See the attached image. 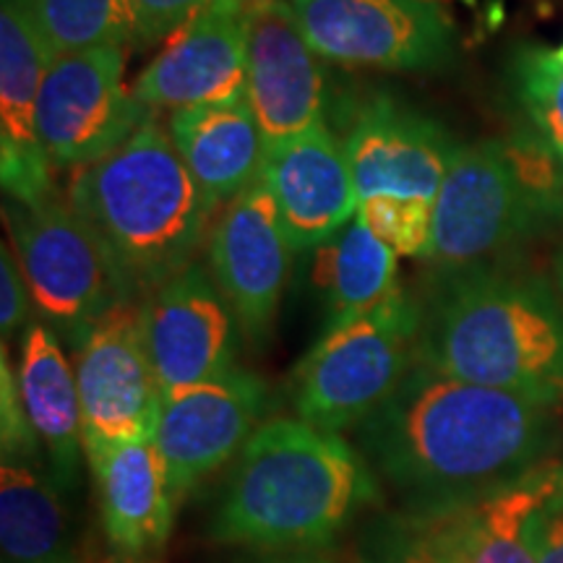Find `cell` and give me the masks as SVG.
I'll use <instances>...</instances> for the list:
<instances>
[{
	"mask_svg": "<svg viewBox=\"0 0 563 563\" xmlns=\"http://www.w3.org/2000/svg\"><path fill=\"white\" fill-rule=\"evenodd\" d=\"M415 361L460 382L563 402V298L506 262L433 269Z\"/></svg>",
	"mask_w": 563,
	"mask_h": 563,
	"instance_id": "obj_2",
	"label": "cell"
},
{
	"mask_svg": "<svg viewBox=\"0 0 563 563\" xmlns=\"http://www.w3.org/2000/svg\"><path fill=\"white\" fill-rule=\"evenodd\" d=\"M269 563H334L329 559H321V555H308V553H295V555H285V559L269 561Z\"/></svg>",
	"mask_w": 563,
	"mask_h": 563,
	"instance_id": "obj_33",
	"label": "cell"
},
{
	"mask_svg": "<svg viewBox=\"0 0 563 563\" xmlns=\"http://www.w3.org/2000/svg\"><path fill=\"white\" fill-rule=\"evenodd\" d=\"M534 563H563V496L553 488L527 527Z\"/></svg>",
	"mask_w": 563,
	"mask_h": 563,
	"instance_id": "obj_31",
	"label": "cell"
},
{
	"mask_svg": "<svg viewBox=\"0 0 563 563\" xmlns=\"http://www.w3.org/2000/svg\"><path fill=\"white\" fill-rule=\"evenodd\" d=\"M418 334L420 298L405 287L347 327L323 332L292 373L295 415L332 433L361 426L412 368Z\"/></svg>",
	"mask_w": 563,
	"mask_h": 563,
	"instance_id": "obj_6",
	"label": "cell"
},
{
	"mask_svg": "<svg viewBox=\"0 0 563 563\" xmlns=\"http://www.w3.org/2000/svg\"><path fill=\"white\" fill-rule=\"evenodd\" d=\"M84 441L154 439L162 386L141 332V302L112 306L74 347Z\"/></svg>",
	"mask_w": 563,
	"mask_h": 563,
	"instance_id": "obj_12",
	"label": "cell"
},
{
	"mask_svg": "<svg viewBox=\"0 0 563 563\" xmlns=\"http://www.w3.org/2000/svg\"><path fill=\"white\" fill-rule=\"evenodd\" d=\"M323 60L350 68L439 70L454 58L452 19L433 0H290Z\"/></svg>",
	"mask_w": 563,
	"mask_h": 563,
	"instance_id": "obj_10",
	"label": "cell"
},
{
	"mask_svg": "<svg viewBox=\"0 0 563 563\" xmlns=\"http://www.w3.org/2000/svg\"><path fill=\"white\" fill-rule=\"evenodd\" d=\"M66 493L47 464H0V555L3 563H87L76 540Z\"/></svg>",
	"mask_w": 563,
	"mask_h": 563,
	"instance_id": "obj_23",
	"label": "cell"
},
{
	"mask_svg": "<svg viewBox=\"0 0 563 563\" xmlns=\"http://www.w3.org/2000/svg\"><path fill=\"white\" fill-rule=\"evenodd\" d=\"M555 488H559V493L563 496V464L561 467H555Z\"/></svg>",
	"mask_w": 563,
	"mask_h": 563,
	"instance_id": "obj_34",
	"label": "cell"
},
{
	"mask_svg": "<svg viewBox=\"0 0 563 563\" xmlns=\"http://www.w3.org/2000/svg\"><path fill=\"white\" fill-rule=\"evenodd\" d=\"M555 488V467L473 501L368 519L357 563H534L527 527Z\"/></svg>",
	"mask_w": 563,
	"mask_h": 563,
	"instance_id": "obj_7",
	"label": "cell"
},
{
	"mask_svg": "<svg viewBox=\"0 0 563 563\" xmlns=\"http://www.w3.org/2000/svg\"><path fill=\"white\" fill-rule=\"evenodd\" d=\"M5 222L34 311L60 342L76 347L112 306L131 300L104 243L70 201H11Z\"/></svg>",
	"mask_w": 563,
	"mask_h": 563,
	"instance_id": "obj_8",
	"label": "cell"
},
{
	"mask_svg": "<svg viewBox=\"0 0 563 563\" xmlns=\"http://www.w3.org/2000/svg\"><path fill=\"white\" fill-rule=\"evenodd\" d=\"M262 178L295 251L319 249L357 214L344 141L327 123L266 146Z\"/></svg>",
	"mask_w": 563,
	"mask_h": 563,
	"instance_id": "obj_20",
	"label": "cell"
},
{
	"mask_svg": "<svg viewBox=\"0 0 563 563\" xmlns=\"http://www.w3.org/2000/svg\"><path fill=\"white\" fill-rule=\"evenodd\" d=\"M378 498L376 475L355 443L300 418H274L235 456L209 538L256 551H313Z\"/></svg>",
	"mask_w": 563,
	"mask_h": 563,
	"instance_id": "obj_3",
	"label": "cell"
},
{
	"mask_svg": "<svg viewBox=\"0 0 563 563\" xmlns=\"http://www.w3.org/2000/svg\"><path fill=\"white\" fill-rule=\"evenodd\" d=\"M104 543L115 563H154L170 540L175 506L154 439L84 441Z\"/></svg>",
	"mask_w": 563,
	"mask_h": 563,
	"instance_id": "obj_19",
	"label": "cell"
},
{
	"mask_svg": "<svg viewBox=\"0 0 563 563\" xmlns=\"http://www.w3.org/2000/svg\"><path fill=\"white\" fill-rule=\"evenodd\" d=\"M32 308V292L16 253L9 243H3V249H0V329H3V342L19 334L21 327H30Z\"/></svg>",
	"mask_w": 563,
	"mask_h": 563,
	"instance_id": "obj_30",
	"label": "cell"
},
{
	"mask_svg": "<svg viewBox=\"0 0 563 563\" xmlns=\"http://www.w3.org/2000/svg\"><path fill=\"white\" fill-rule=\"evenodd\" d=\"M551 282H553L555 290H559V295L563 298V235H561V241H559V245H555V251H553Z\"/></svg>",
	"mask_w": 563,
	"mask_h": 563,
	"instance_id": "obj_32",
	"label": "cell"
},
{
	"mask_svg": "<svg viewBox=\"0 0 563 563\" xmlns=\"http://www.w3.org/2000/svg\"><path fill=\"white\" fill-rule=\"evenodd\" d=\"M316 285L323 295V332L347 327L397 290V253L352 217L316 249Z\"/></svg>",
	"mask_w": 563,
	"mask_h": 563,
	"instance_id": "obj_24",
	"label": "cell"
},
{
	"mask_svg": "<svg viewBox=\"0 0 563 563\" xmlns=\"http://www.w3.org/2000/svg\"><path fill=\"white\" fill-rule=\"evenodd\" d=\"M269 391L256 373L235 368L217 382L162 394L154 428L175 506L196 485L235 460L262 426Z\"/></svg>",
	"mask_w": 563,
	"mask_h": 563,
	"instance_id": "obj_11",
	"label": "cell"
},
{
	"mask_svg": "<svg viewBox=\"0 0 563 563\" xmlns=\"http://www.w3.org/2000/svg\"><path fill=\"white\" fill-rule=\"evenodd\" d=\"M167 133L217 207L262 180L266 139L245 100L173 110Z\"/></svg>",
	"mask_w": 563,
	"mask_h": 563,
	"instance_id": "obj_22",
	"label": "cell"
},
{
	"mask_svg": "<svg viewBox=\"0 0 563 563\" xmlns=\"http://www.w3.org/2000/svg\"><path fill=\"white\" fill-rule=\"evenodd\" d=\"M19 391L34 433L45 449L47 473L60 493H74L81 475L84 431L76 371L70 368L60 336L45 321L24 329L19 355Z\"/></svg>",
	"mask_w": 563,
	"mask_h": 563,
	"instance_id": "obj_21",
	"label": "cell"
},
{
	"mask_svg": "<svg viewBox=\"0 0 563 563\" xmlns=\"http://www.w3.org/2000/svg\"><path fill=\"white\" fill-rule=\"evenodd\" d=\"M352 433L399 506L428 509L538 475L555 439V405L460 382L415 361L391 397Z\"/></svg>",
	"mask_w": 563,
	"mask_h": 563,
	"instance_id": "obj_1",
	"label": "cell"
},
{
	"mask_svg": "<svg viewBox=\"0 0 563 563\" xmlns=\"http://www.w3.org/2000/svg\"><path fill=\"white\" fill-rule=\"evenodd\" d=\"M251 0H214L165 42L133 84L152 110L245 100Z\"/></svg>",
	"mask_w": 563,
	"mask_h": 563,
	"instance_id": "obj_17",
	"label": "cell"
},
{
	"mask_svg": "<svg viewBox=\"0 0 563 563\" xmlns=\"http://www.w3.org/2000/svg\"><path fill=\"white\" fill-rule=\"evenodd\" d=\"M152 115L125 84L121 45L58 55L40 89V136L55 167L95 165L152 123Z\"/></svg>",
	"mask_w": 563,
	"mask_h": 563,
	"instance_id": "obj_9",
	"label": "cell"
},
{
	"mask_svg": "<svg viewBox=\"0 0 563 563\" xmlns=\"http://www.w3.org/2000/svg\"><path fill=\"white\" fill-rule=\"evenodd\" d=\"M108 249L131 300H144L196 262L217 203L188 170L170 133L146 123L68 194Z\"/></svg>",
	"mask_w": 563,
	"mask_h": 563,
	"instance_id": "obj_4",
	"label": "cell"
},
{
	"mask_svg": "<svg viewBox=\"0 0 563 563\" xmlns=\"http://www.w3.org/2000/svg\"><path fill=\"white\" fill-rule=\"evenodd\" d=\"M141 332L162 391L238 368V321L207 266L191 264L141 300Z\"/></svg>",
	"mask_w": 563,
	"mask_h": 563,
	"instance_id": "obj_14",
	"label": "cell"
},
{
	"mask_svg": "<svg viewBox=\"0 0 563 563\" xmlns=\"http://www.w3.org/2000/svg\"><path fill=\"white\" fill-rule=\"evenodd\" d=\"M55 55L24 0H0V180L13 203L51 199L53 162L40 136L37 104Z\"/></svg>",
	"mask_w": 563,
	"mask_h": 563,
	"instance_id": "obj_18",
	"label": "cell"
},
{
	"mask_svg": "<svg viewBox=\"0 0 563 563\" xmlns=\"http://www.w3.org/2000/svg\"><path fill=\"white\" fill-rule=\"evenodd\" d=\"M563 224V167L519 131L460 146L433 203V269L504 262Z\"/></svg>",
	"mask_w": 563,
	"mask_h": 563,
	"instance_id": "obj_5",
	"label": "cell"
},
{
	"mask_svg": "<svg viewBox=\"0 0 563 563\" xmlns=\"http://www.w3.org/2000/svg\"><path fill=\"white\" fill-rule=\"evenodd\" d=\"M214 0H131L133 9V42L170 40L180 26L199 16Z\"/></svg>",
	"mask_w": 563,
	"mask_h": 563,
	"instance_id": "obj_29",
	"label": "cell"
},
{
	"mask_svg": "<svg viewBox=\"0 0 563 563\" xmlns=\"http://www.w3.org/2000/svg\"><path fill=\"white\" fill-rule=\"evenodd\" d=\"M357 217L397 256L428 258L433 243V203L402 196H368Z\"/></svg>",
	"mask_w": 563,
	"mask_h": 563,
	"instance_id": "obj_27",
	"label": "cell"
},
{
	"mask_svg": "<svg viewBox=\"0 0 563 563\" xmlns=\"http://www.w3.org/2000/svg\"><path fill=\"white\" fill-rule=\"evenodd\" d=\"M0 446L3 460L9 462H42L45 449L34 433L30 418H26L24 402H21L19 378L13 371L9 347L0 350Z\"/></svg>",
	"mask_w": 563,
	"mask_h": 563,
	"instance_id": "obj_28",
	"label": "cell"
},
{
	"mask_svg": "<svg viewBox=\"0 0 563 563\" xmlns=\"http://www.w3.org/2000/svg\"><path fill=\"white\" fill-rule=\"evenodd\" d=\"M51 53L133 42L131 0H24Z\"/></svg>",
	"mask_w": 563,
	"mask_h": 563,
	"instance_id": "obj_25",
	"label": "cell"
},
{
	"mask_svg": "<svg viewBox=\"0 0 563 563\" xmlns=\"http://www.w3.org/2000/svg\"><path fill=\"white\" fill-rule=\"evenodd\" d=\"M509 84L527 131L563 167V60L548 47H519L509 66Z\"/></svg>",
	"mask_w": 563,
	"mask_h": 563,
	"instance_id": "obj_26",
	"label": "cell"
},
{
	"mask_svg": "<svg viewBox=\"0 0 563 563\" xmlns=\"http://www.w3.org/2000/svg\"><path fill=\"white\" fill-rule=\"evenodd\" d=\"M292 253L264 178L224 203L211 224L209 272L253 350H262L272 336Z\"/></svg>",
	"mask_w": 563,
	"mask_h": 563,
	"instance_id": "obj_13",
	"label": "cell"
},
{
	"mask_svg": "<svg viewBox=\"0 0 563 563\" xmlns=\"http://www.w3.org/2000/svg\"><path fill=\"white\" fill-rule=\"evenodd\" d=\"M555 55H559V58H561V60H563V45H561V47H559V51H555Z\"/></svg>",
	"mask_w": 563,
	"mask_h": 563,
	"instance_id": "obj_35",
	"label": "cell"
},
{
	"mask_svg": "<svg viewBox=\"0 0 563 563\" xmlns=\"http://www.w3.org/2000/svg\"><path fill=\"white\" fill-rule=\"evenodd\" d=\"M342 141L361 201L402 196L435 203L460 150L441 123L386 91L357 104Z\"/></svg>",
	"mask_w": 563,
	"mask_h": 563,
	"instance_id": "obj_16",
	"label": "cell"
},
{
	"mask_svg": "<svg viewBox=\"0 0 563 563\" xmlns=\"http://www.w3.org/2000/svg\"><path fill=\"white\" fill-rule=\"evenodd\" d=\"M245 102L266 146L327 123L332 81L290 0H251Z\"/></svg>",
	"mask_w": 563,
	"mask_h": 563,
	"instance_id": "obj_15",
	"label": "cell"
}]
</instances>
